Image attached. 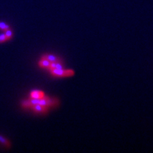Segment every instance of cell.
<instances>
[{"instance_id": "1", "label": "cell", "mask_w": 153, "mask_h": 153, "mask_svg": "<svg viewBox=\"0 0 153 153\" xmlns=\"http://www.w3.org/2000/svg\"><path fill=\"white\" fill-rule=\"evenodd\" d=\"M42 105L47 107H56L59 104V100L57 98H51L49 97H45L40 99H33L29 98L24 100L22 102V106L24 108H31L34 105Z\"/></svg>"}, {"instance_id": "2", "label": "cell", "mask_w": 153, "mask_h": 153, "mask_svg": "<svg viewBox=\"0 0 153 153\" xmlns=\"http://www.w3.org/2000/svg\"><path fill=\"white\" fill-rule=\"evenodd\" d=\"M52 75L57 77H72L75 74L73 70H64L61 69H51L49 70Z\"/></svg>"}, {"instance_id": "3", "label": "cell", "mask_w": 153, "mask_h": 153, "mask_svg": "<svg viewBox=\"0 0 153 153\" xmlns=\"http://www.w3.org/2000/svg\"><path fill=\"white\" fill-rule=\"evenodd\" d=\"M30 98L33 99H40L45 97V93L42 91L34 89L31 91L29 94Z\"/></svg>"}, {"instance_id": "4", "label": "cell", "mask_w": 153, "mask_h": 153, "mask_svg": "<svg viewBox=\"0 0 153 153\" xmlns=\"http://www.w3.org/2000/svg\"><path fill=\"white\" fill-rule=\"evenodd\" d=\"M31 108L34 112H35L37 113H47L48 111V107L39 104L34 105H33L31 107Z\"/></svg>"}, {"instance_id": "5", "label": "cell", "mask_w": 153, "mask_h": 153, "mask_svg": "<svg viewBox=\"0 0 153 153\" xmlns=\"http://www.w3.org/2000/svg\"><path fill=\"white\" fill-rule=\"evenodd\" d=\"M42 58L47 59V60H49L50 62H56V61H62L60 58L58 56H56L53 54H43Z\"/></svg>"}, {"instance_id": "6", "label": "cell", "mask_w": 153, "mask_h": 153, "mask_svg": "<svg viewBox=\"0 0 153 153\" xmlns=\"http://www.w3.org/2000/svg\"><path fill=\"white\" fill-rule=\"evenodd\" d=\"M51 63L49 60H47V59L42 58L38 62V65L39 67L43 68H48L49 69Z\"/></svg>"}, {"instance_id": "7", "label": "cell", "mask_w": 153, "mask_h": 153, "mask_svg": "<svg viewBox=\"0 0 153 153\" xmlns=\"http://www.w3.org/2000/svg\"><path fill=\"white\" fill-rule=\"evenodd\" d=\"M63 68V65L62 64V61H56V62H52L51 63L50 68L49 70L51 69H61Z\"/></svg>"}, {"instance_id": "8", "label": "cell", "mask_w": 153, "mask_h": 153, "mask_svg": "<svg viewBox=\"0 0 153 153\" xmlns=\"http://www.w3.org/2000/svg\"><path fill=\"white\" fill-rule=\"evenodd\" d=\"M0 143H1L3 146L7 148L10 147L11 146V144L9 141H8V140L5 137H3L2 135H0Z\"/></svg>"}, {"instance_id": "9", "label": "cell", "mask_w": 153, "mask_h": 153, "mask_svg": "<svg viewBox=\"0 0 153 153\" xmlns=\"http://www.w3.org/2000/svg\"><path fill=\"white\" fill-rule=\"evenodd\" d=\"M8 29H10L9 25H8L4 22H0V29L2 31H6Z\"/></svg>"}, {"instance_id": "10", "label": "cell", "mask_w": 153, "mask_h": 153, "mask_svg": "<svg viewBox=\"0 0 153 153\" xmlns=\"http://www.w3.org/2000/svg\"><path fill=\"white\" fill-rule=\"evenodd\" d=\"M5 34L6 35L8 40H10V39L12 38V36H13V32L10 29H8L6 31H5Z\"/></svg>"}, {"instance_id": "11", "label": "cell", "mask_w": 153, "mask_h": 153, "mask_svg": "<svg viewBox=\"0 0 153 153\" xmlns=\"http://www.w3.org/2000/svg\"><path fill=\"white\" fill-rule=\"evenodd\" d=\"M7 40H8V39H7L6 35L5 34V33L0 34V43L5 42H6Z\"/></svg>"}]
</instances>
